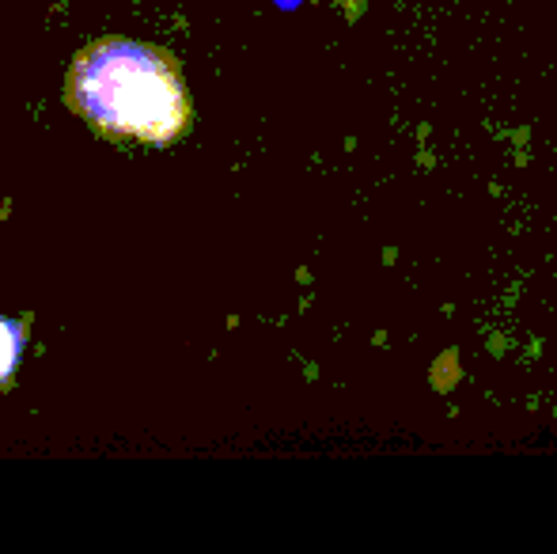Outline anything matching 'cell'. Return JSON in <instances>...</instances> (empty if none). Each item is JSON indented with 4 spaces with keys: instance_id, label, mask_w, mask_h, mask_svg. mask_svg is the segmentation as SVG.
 I'll return each instance as SVG.
<instances>
[{
    "instance_id": "1",
    "label": "cell",
    "mask_w": 557,
    "mask_h": 554,
    "mask_svg": "<svg viewBox=\"0 0 557 554\" xmlns=\"http://www.w3.org/2000/svg\"><path fill=\"white\" fill-rule=\"evenodd\" d=\"M65 99L107 137L168 145L190 126L183 65L160 46L133 38H99L76 53Z\"/></svg>"
},
{
    "instance_id": "2",
    "label": "cell",
    "mask_w": 557,
    "mask_h": 554,
    "mask_svg": "<svg viewBox=\"0 0 557 554\" xmlns=\"http://www.w3.org/2000/svg\"><path fill=\"white\" fill-rule=\"evenodd\" d=\"M23 346H27V327L20 319H0V387L12 380L15 365L23 357Z\"/></svg>"
}]
</instances>
